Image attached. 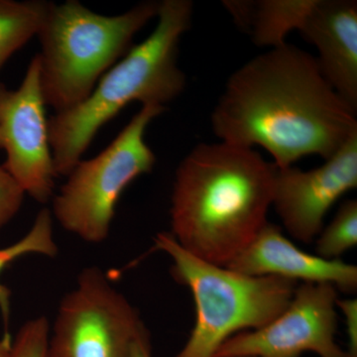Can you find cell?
I'll return each mask as SVG.
<instances>
[{"label":"cell","instance_id":"1","mask_svg":"<svg viewBox=\"0 0 357 357\" xmlns=\"http://www.w3.org/2000/svg\"><path fill=\"white\" fill-rule=\"evenodd\" d=\"M356 112L326 81L314 56L286 43L229 77L211 122L222 142L262 147L283 169L309 155L331 158L357 133Z\"/></svg>","mask_w":357,"mask_h":357},{"label":"cell","instance_id":"2","mask_svg":"<svg viewBox=\"0 0 357 357\" xmlns=\"http://www.w3.org/2000/svg\"><path fill=\"white\" fill-rule=\"evenodd\" d=\"M275 172L253 148L197 145L176 171L170 234L190 255L227 267L268 222Z\"/></svg>","mask_w":357,"mask_h":357},{"label":"cell","instance_id":"3","mask_svg":"<svg viewBox=\"0 0 357 357\" xmlns=\"http://www.w3.org/2000/svg\"><path fill=\"white\" fill-rule=\"evenodd\" d=\"M192 13L191 0L160 1L153 32L110 68L83 102L48 119L58 177L70 173L98 131L129 103L165 107L184 91L187 79L178 65V46Z\"/></svg>","mask_w":357,"mask_h":357},{"label":"cell","instance_id":"4","mask_svg":"<svg viewBox=\"0 0 357 357\" xmlns=\"http://www.w3.org/2000/svg\"><path fill=\"white\" fill-rule=\"evenodd\" d=\"M160 1L102 15L77 0L52 3L37 37L40 88L55 114L83 102L100 77L132 48L134 36L157 17Z\"/></svg>","mask_w":357,"mask_h":357},{"label":"cell","instance_id":"5","mask_svg":"<svg viewBox=\"0 0 357 357\" xmlns=\"http://www.w3.org/2000/svg\"><path fill=\"white\" fill-rule=\"evenodd\" d=\"M154 243L172 258L171 275L190 289L196 305L194 328L175 357H215L229 338L273 321L299 285L281 277L246 276L204 261L181 248L170 232L157 234Z\"/></svg>","mask_w":357,"mask_h":357},{"label":"cell","instance_id":"6","mask_svg":"<svg viewBox=\"0 0 357 357\" xmlns=\"http://www.w3.org/2000/svg\"><path fill=\"white\" fill-rule=\"evenodd\" d=\"M164 110L161 105H142L109 146L77 162L52 199V215L63 229L89 243L109 237L122 192L156 164L145 133Z\"/></svg>","mask_w":357,"mask_h":357},{"label":"cell","instance_id":"7","mask_svg":"<svg viewBox=\"0 0 357 357\" xmlns=\"http://www.w3.org/2000/svg\"><path fill=\"white\" fill-rule=\"evenodd\" d=\"M137 310L98 267H86L59 307L47 357H132Z\"/></svg>","mask_w":357,"mask_h":357},{"label":"cell","instance_id":"8","mask_svg":"<svg viewBox=\"0 0 357 357\" xmlns=\"http://www.w3.org/2000/svg\"><path fill=\"white\" fill-rule=\"evenodd\" d=\"M337 289L331 284L302 283L288 307L269 324L239 333L215 357H349L335 342Z\"/></svg>","mask_w":357,"mask_h":357},{"label":"cell","instance_id":"9","mask_svg":"<svg viewBox=\"0 0 357 357\" xmlns=\"http://www.w3.org/2000/svg\"><path fill=\"white\" fill-rule=\"evenodd\" d=\"M0 149L6 154L2 166L24 194L37 203H49L58 175L36 56L28 65L20 88L9 89L0 84Z\"/></svg>","mask_w":357,"mask_h":357},{"label":"cell","instance_id":"10","mask_svg":"<svg viewBox=\"0 0 357 357\" xmlns=\"http://www.w3.org/2000/svg\"><path fill=\"white\" fill-rule=\"evenodd\" d=\"M356 187L357 133L318 168L304 171L276 167L272 206L288 234L309 244L323 229L333 204Z\"/></svg>","mask_w":357,"mask_h":357},{"label":"cell","instance_id":"11","mask_svg":"<svg viewBox=\"0 0 357 357\" xmlns=\"http://www.w3.org/2000/svg\"><path fill=\"white\" fill-rule=\"evenodd\" d=\"M227 267L246 276H276L297 283L331 284L347 294L356 293L357 289L356 266L340 259L309 255L289 241L278 225L270 222Z\"/></svg>","mask_w":357,"mask_h":357},{"label":"cell","instance_id":"12","mask_svg":"<svg viewBox=\"0 0 357 357\" xmlns=\"http://www.w3.org/2000/svg\"><path fill=\"white\" fill-rule=\"evenodd\" d=\"M299 31L317 49L326 81L357 112L356 0H314Z\"/></svg>","mask_w":357,"mask_h":357},{"label":"cell","instance_id":"13","mask_svg":"<svg viewBox=\"0 0 357 357\" xmlns=\"http://www.w3.org/2000/svg\"><path fill=\"white\" fill-rule=\"evenodd\" d=\"M222 3L255 45L272 49L286 44L291 31H299L314 0H227Z\"/></svg>","mask_w":357,"mask_h":357},{"label":"cell","instance_id":"14","mask_svg":"<svg viewBox=\"0 0 357 357\" xmlns=\"http://www.w3.org/2000/svg\"><path fill=\"white\" fill-rule=\"evenodd\" d=\"M53 2L0 0V70L34 36Z\"/></svg>","mask_w":357,"mask_h":357},{"label":"cell","instance_id":"15","mask_svg":"<svg viewBox=\"0 0 357 357\" xmlns=\"http://www.w3.org/2000/svg\"><path fill=\"white\" fill-rule=\"evenodd\" d=\"M59 252L54 238L53 215L49 208H44L35 218L31 229L7 248L0 249V274L11 263L25 255H38L56 257ZM11 292L0 282V312L7 326L10 319Z\"/></svg>","mask_w":357,"mask_h":357},{"label":"cell","instance_id":"16","mask_svg":"<svg viewBox=\"0 0 357 357\" xmlns=\"http://www.w3.org/2000/svg\"><path fill=\"white\" fill-rule=\"evenodd\" d=\"M357 244V202L349 199L338 208L332 222L317 237V255L328 260L340 256Z\"/></svg>","mask_w":357,"mask_h":357},{"label":"cell","instance_id":"17","mask_svg":"<svg viewBox=\"0 0 357 357\" xmlns=\"http://www.w3.org/2000/svg\"><path fill=\"white\" fill-rule=\"evenodd\" d=\"M50 326L44 316L26 321L13 340L11 357H47Z\"/></svg>","mask_w":357,"mask_h":357},{"label":"cell","instance_id":"18","mask_svg":"<svg viewBox=\"0 0 357 357\" xmlns=\"http://www.w3.org/2000/svg\"><path fill=\"white\" fill-rule=\"evenodd\" d=\"M24 197L22 189L0 165V229L17 215Z\"/></svg>","mask_w":357,"mask_h":357},{"label":"cell","instance_id":"19","mask_svg":"<svg viewBox=\"0 0 357 357\" xmlns=\"http://www.w3.org/2000/svg\"><path fill=\"white\" fill-rule=\"evenodd\" d=\"M337 307L344 316L345 328L349 337V357H357V300L337 299Z\"/></svg>","mask_w":357,"mask_h":357},{"label":"cell","instance_id":"20","mask_svg":"<svg viewBox=\"0 0 357 357\" xmlns=\"http://www.w3.org/2000/svg\"><path fill=\"white\" fill-rule=\"evenodd\" d=\"M132 357H152L151 342L146 328L136 338L133 344Z\"/></svg>","mask_w":357,"mask_h":357},{"label":"cell","instance_id":"21","mask_svg":"<svg viewBox=\"0 0 357 357\" xmlns=\"http://www.w3.org/2000/svg\"><path fill=\"white\" fill-rule=\"evenodd\" d=\"M13 338L8 332L4 333L0 340V357H11L13 354Z\"/></svg>","mask_w":357,"mask_h":357}]
</instances>
